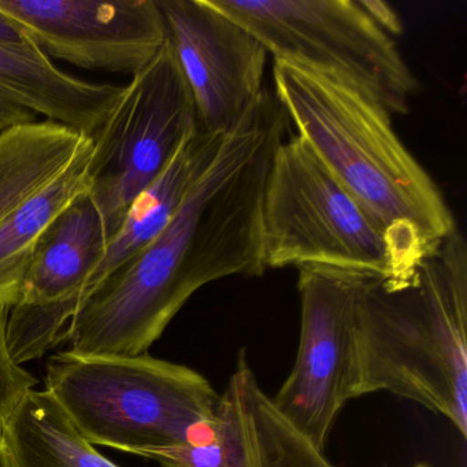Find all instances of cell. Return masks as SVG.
Returning a JSON list of instances; mask_svg holds the SVG:
<instances>
[{
  "label": "cell",
  "mask_w": 467,
  "mask_h": 467,
  "mask_svg": "<svg viewBox=\"0 0 467 467\" xmlns=\"http://www.w3.org/2000/svg\"><path fill=\"white\" fill-rule=\"evenodd\" d=\"M0 467H13L9 451H7L6 444H5V440L2 436H0Z\"/></svg>",
  "instance_id": "obj_22"
},
{
  "label": "cell",
  "mask_w": 467,
  "mask_h": 467,
  "mask_svg": "<svg viewBox=\"0 0 467 467\" xmlns=\"http://www.w3.org/2000/svg\"><path fill=\"white\" fill-rule=\"evenodd\" d=\"M0 12L46 56L100 72L135 76L168 37L158 0H0Z\"/></svg>",
  "instance_id": "obj_10"
},
{
  "label": "cell",
  "mask_w": 467,
  "mask_h": 467,
  "mask_svg": "<svg viewBox=\"0 0 467 467\" xmlns=\"http://www.w3.org/2000/svg\"><path fill=\"white\" fill-rule=\"evenodd\" d=\"M36 121V113L18 105L17 102L0 92V133L10 130V128L17 127V125Z\"/></svg>",
  "instance_id": "obj_20"
},
{
  "label": "cell",
  "mask_w": 467,
  "mask_h": 467,
  "mask_svg": "<svg viewBox=\"0 0 467 467\" xmlns=\"http://www.w3.org/2000/svg\"><path fill=\"white\" fill-rule=\"evenodd\" d=\"M359 6L388 36L392 37L393 40L400 36L403 32L400 18L389 5L385 2H377V0H359Z\"/></svg>",
  "instance_id": "obj_19"
},
{
  "label": "cell",
  "mask_w": 467,
  "mask_h": 467,
  "mask_svg": "<svg viewBox=\"0 0 467 467\" xmlns=\"http://www.w3.org/2000/svg\"><path fill=\"white\" fill-rule=\"evenodd\" d=\"M275 59L327 76L388 114H406L420 86L395 40L355 0H210Z\"/></svg>",
  "instance_id": "obj_6"
},
{
  "label": "cell",
  "mask_w": 467,
  "mask_h": 467,
  "mask_svg": "<svg viewBox=\"0 0 467 467\" xmlns=\"http://www.w3.org/2000/svg\"><path fill=\"white\" fill-rule=\"evenodd\" d=\"M368 278L329 267L299 269L296 360L272 399L322 452L341 410L357 399V307Z\"/></svg>",
  "instance_id": "obj_8"
},
{
  "label": "cell",
  "mask_w": 467,
  "mask_h": 467,
  "mask_svg": "<svg viewBox=\"0 0 467 467\" xmlns=\"http://www.w3.org/2000/svg\"><path fill=\"white\" fill-rule=\"evenodd\" d=\"M88 139L51 121L0 133V223L58 177Z\"/></svg>",
  "instance_id": "obj_17"
},
{
  "label": "cell",
  "mask_w": 467,
  "mask_h": 467,
  "mask_svg": "<svg viewBox=\"0 0 467 467\" xmlns=\"http://www.w3.org/2000/svg\"><path fill=\"white\" fill-rule=\"evenodd\" d=\"M124 89L67 75L37 46L0 43V92L78 135L91 139L119 105Z\"/></svg>",
  "instance_id": "obj_13"
},
{
  "label": "cell",
  "mask_w": 467,
  "mask_h": 467,
  "mask_svg": "<svg viewBox=\"0 0 467 467\" xmlns=\"http://www.w3.org/2000/svg\"><path fill=\"white\" fill-rule=\"evenodd\" d=\"M275 95L297 136L384 228L411 281L455 218L428 171L396 135L390 114L355 89L275 59Z\"/></svg>",
  "instance_id": "obj_2"
},
{
  "label": "cell",
  "mask_w": 467,
  "mask_h": 467,
  "mask_svg": "<svg viewBox=\"0 0 467 467\" xmlns=\"http://www.w3.org/2000/svg\"><path fill=\"white\" fill-rule=\"evenodd\" d=\"M45 389L92 445L138 456L202 441L220 398L188 366L72 349L48 359Z\"/></svg>",
  "instance_id": "obj_4"
},
{
  "label": "cell",
  "mask_w": 467,
  "mask_h": 467,
  "mask_svg": "<svg viewBox=\"0 0 467 467\" xmlns=\"http://www.w3.org/2000/svg\"><path fill=\"white\" fill-rule=\"evenodd\" d=\"M261 239L266 269L329 267L389 286L411 283L384 228L297 135L273 155L262 196Z\"/></svg>",
  "instance_id": "obj_5"
},
{
  "label": "cell",
  "mask_w": 467,
  "mask_h": 467,
  "mask_svg": "<svg viewBox=\"0 0 467 467\" xmlns=\"http://www.w3.org/2000/svg\"><path fill=\"white\" fill-rule=\"evenodd\" d=\"M174 467H336L259 385L245 349L202 441L141 453Z\"/></svg>",
  "instance_id": "obj_11"
},
{
  "label": "cell",
  "mask_w": 467,
  "mask_h": 467,
  "mask_svg": "<svg viewBox=\"0 0 467 467\" xmlns=\"http://www.w3.org/2000/svg\"><path fill=\"white\" fill-rule=\"evenodd\" d=\"M92 141L88 139L70 165L0 223V308L20 302L24 278L37 243L59 213L88 192Z\"/></svg>",
  "instance_id": "obj_15"
},
{
  "label": "cell",
  "mask_w": 467,
  "mask_h": 467,
  "mask_svg": "<svg viewBox=\"0 0 467 467\" xmlns=\"http://www.w3.org/2000/svg\"><path fill=\"white\" fill-rule=\"evenodd\" d=\"M108 243L102 217L88 192L83 193L59 213L37 243L17 305L57 306L72 321Z\"/></svg>",
  "instance_id": "obj_12"
},
{
  "label": "cell",
  "mask_w": 467,
  "mask_h": 467,
  "mask_svg": "<svg viewBox=\"0 0 467 467\" xmlns=\"http://www.w3.org/2000/svg\"><path fill=\"white\" fill-rule=\"evenodd\" d=\"M161 466H162V467H174V466H171V464H165V463H161Z\"/></svg>",
  "instance_id": "obj_24"
},
{
  "label": "cell",
  "mask_w": 467,
  "mask_h": 467,
  "mask_svg": "<svg viewBox=\"0 0 467 467\" xmlns=\"http://www.w3.org/2000/svg\"><path fill=\"white\" fill-rule=\"evenodd\" d=\"M2 437L13 467H119L84 439L47 389L20 399Z\"/></svg>",
  "instance_id": "obj_16"
},
{
  "label": "cell",
  "mask_w": 467,
  "mask_h": 467,
  "mask_svg": "<svg viewBox=\"0 0 467 467\" xmlns=\"http://www.w3.org/2000/svg\"><path fill=\"white\" fill-rule=\"evenodd\" d=\"M198 128L192 95L166 37L157 57L132 76L119 105L91 138L88 195L109 240L133 201L163 173Z\"/></svg>",
  "instance_id": "obj_7"
},
{
  "label": "cell",
  "mask_w": 467,
  "mask_h": 467,
  "mask_svg": "<svg viewBox=\"0 0 467 467\" xmlns=\"http://www.w3.org/2000/svg\"><path fill=\"white\" fill-rule=\"evenodd\" d=\"M199 128L223 135L264 94L266 48L210 0H158Z\"/></svg>",
  "instance_id": "obj_9"
},
{
  "label": "cell",
  "mask_w": 467,
  "mask_h": 467,
  "mask_svg": "<svg viewBox=\"0 0 467 467\" xmlns=\"http://www.w3.org/2000/svg\"><path fill=\"white\" fill-rule=\"evenodd\" d=\"M415 467H431V466H429V464L420 463V464H417V466H415Z\"/></svg>",
  "instance_id": "obj_23"
},
{
  "label": "cell",
  "mask_w": 467,
  "mask_h": 467,
  "mask_svg": "<svg viewBox=\"0 0 467 467\" xmlns=\"http://www.w3.org/2000/svg\"><path fill=\"white\" fill-rule=\"evenodd\" d=\"M24 393L23 379L5 349L0 347V436L7 418Z\"/></svg>",
  "instance_id": "obj_18"
},
{
  "label": "cell",
  "mask_w": 467,
  "mask_h": 467,
  "mask_svg": "<svg viewBox=\"0 0 467 467\" xmlns=\"http://www.w3.org/2000/svg\"><path fill=\"white\" fill-rule=\"evenodd\" d=\"M389 392L467 433V247L456 228L411 283L370 277L357 307L355 396Z\"/></svg>",
  "instance_id": "obj_3"
},
{
  "label": "cell",
  "mask_w": 467,
  "mask_h": 467,
  "mask_svg": "<svg viewBox=\"0 0 467 467\" xmlns=\"http://www.w3.org/2000/svg\"><path fill=\"white\" fill-rule=\"evenodd\" d=\"M288 130L275 92L265 89L223 135L171 223L78 308L67 327L72 351L149 354L196 291L231 275H264L262 196Z\"/></svg>",
  "instance_id": "obj_1"
},
{
  "label": "cell",
  "mask_w": 467,
  "mask_h": 467,
  "mask_svg": "<svg viewBox=\"0 0 467 467\" xmlns=\"http://www.w3.org/2000/svg\"><path fill=\"white\" fill-rule=\"evenodd\" d=\"M223 135L198 128L182 141L168 168L130 204L119 231L109 240L102 262L87 284L81 305L114 270L143 250L171 223L191 188L217 154Z\"/></svg>",
  "instance_id": "obj_14"
},
{
  "label": "cell",
  "mask_w": 467,
  "mask_h": 467,
  "mask_svg": "<svg viewBox=\"0 0 467 467\" xmlns=\"http://www.w3.org/2000/svg\"><path fill=\"white\" fill-rule=\"evenodd\" d=\"M0 43L5 45L21 46V47H28V46H36L26 32L20 28L17 23L9 16L0 12Z\"/></svg>",
  "instance_id": "obj_21"
}]
</instances>
